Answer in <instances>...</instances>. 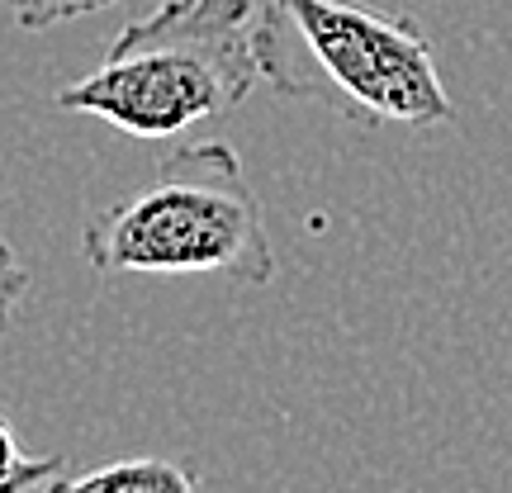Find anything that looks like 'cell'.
<instances>
[{
	"mask_svg": "<svg viewBox=\"0 0 512 493\" xmlns=\"http://www.w3.org/2000/svg\"><path fill=\"white\" fill-rule=\"evenodd\" d=\"M261 72L280 95L328 105L356 124L451 128L456 100L418 19L356 0H261Z\"/></svg>",
	"mask_w": 512,
	"mask_h": 493,
	"instance_id": "7a4b0ae2",
	"label": "cell"
},
{
	"mask_svg": "<svg viewBox=\"0 0 512 493\" xmlns=\"http://www.w3.org/2000/svg\"><path fill=\"white\" fill-rule=\"evenodd\" d=\"M266 81L256 53V0H162L128 19L100 67L57 91V110L171 143L233 114Z\"/></svg>",
	"mask_w": 512,
	"mask_h": 493,
	"instance_id": "6da1fadb",
	"label": "cell"
},
{
	"mask_svg": "<svg viewBox=\"0 0 512 493\" xmlns=\"http://www.w3.org/2000/svg\"><path fill=\"white\" fill-rule=\"evenodd\" d=\"M57 493H200V479L185 470L181 460L166 456H128L95 465L86 475L62 479Z\"/></svg>",
	"mask_w": 512,
	"mask_h": 493,
	"instance_id": "277c9868",
	"label": "cell"
},
{
	"mask_svg": "<svg viewBox=\"0 0 512 493\" xmlns=\"http://www.w3.org/2000/svg\"><path fill=\"white\" fill-rule=\"evenodd\" d=\"M81 256L100 275H223L271 285L275 247L247 166L228 143H185L128 200L91 214Z\"/></svg>",
	"mask_w": 512,
	"mask_h": 493,
	"instance_id": "3957f363",
	"label": "cell"
},
{
	"mask_svg": "<svg viewBox=\"0 0 512 493\" xmlns=\"http://www.w3.org/2000/svg\"><path fill=\"white\" fill-rule=\"evenodd\" d=\"M24 294H29V266L19 261V252L10 242L0 238V342H5V332L15 323V309Z\"/></svg>",
	"mask_w": 512,
	"mask_h": 493,
	"instance_id": "52a82bcc",
	"label": "cell"
},
{
	"mask_svg": "<svg viewBox=\"0 0 512 493\" xmlns=\"http://www.w3.org/2000/svg\"><path fill=\"white\" fill-rule=\"evenodd\" d=\"M114 0H5V15L15 19L19 29L29 34H43V29H57L67 19L95 15V10H110Z\"/></svg>",
	"mask_w": 512,
	"mask_h": 493,
	"instance_id": "8992f818",
	"label": "cell"
},
{
	"mask_svg": "<svg viewBox=\"0 0 512 493\" xmlns=\"http://www.w3.org/2000/svg\"><path fill=\"white\" fill-rule=\"evenodd\" d=\"M67 479L62 456H29L15 427L0 418V493H57Z\"/></svg>",
	"mask_w": 512,
	"mask_h": 493,
	"instance_id": "5b68a950",
	"label": "cell"
}]
</instances>
